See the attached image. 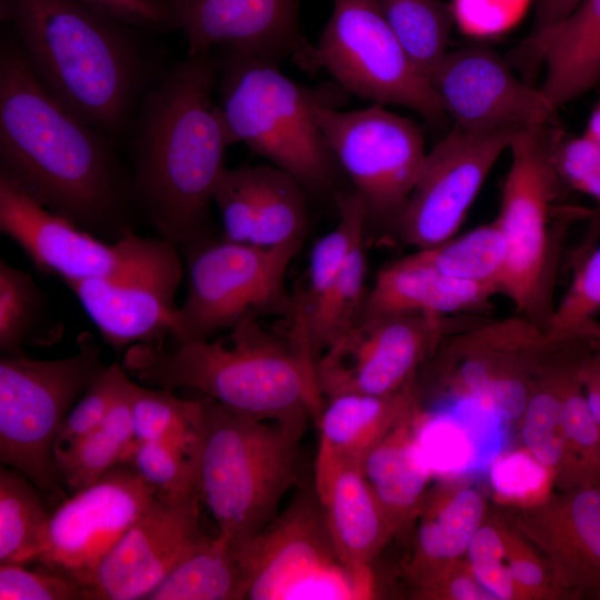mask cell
<instances>
[{"label": "cell", "mask_w": 600, "mask_h": 600, "mask_svg": "<svg viewBox=\"0 0 600 600\" xmlns=\"http://www.w3.org/2000/svg\"><path fill=\"white\" fill-rule=\"evenodd\" d=\"M118 144L67 111L36 77L16 37H2L0 177L51 212L117 241L134 233L136 211Z\"/></svg>", "instance_id": "cell-1"}, {"label": "cell", "mask_w": 600, "mask_h": 600, "mask_svg": "<svg viewBox=\"0 0 600 600\" xmlns=\"http://www.w3.org/2000/svg\"><path fill=\"white\" fill-rule=\"evenodd\" d=\"M217 82L211 51L187 54L151 82L128 134L136 210L179 249L210 236L213 190L226 168Z\"/></svg>", "instance_id": "cell-2"}, {"label": "cell", "mask_w": 600, "mask_h": 600, "mask_svg": "<svg viewBox=\"0 0 600 600\" xmlns=\"http://www.w3.org/2000/svg\"><path fill=\"white\" fill-rule=\"evenodd\" d=\"M36 77L71 114L118 143L151 84L136 29L78 0H0Z\"/></svg>", "instance_id": "cell-3"}, {"label": "cell", "mask_w": 600, "mask_h": 600, "mask_svg": "<svg viewBox=\"0 0 600 600\" xmlns=\"http://www.w3.org/2000/svg\"><path fill=\"white\" fill-rule=\"evenodd\" d=\"M122 366L146 386L194 390L257 420L308 424L323 404L300 319L288 337L248 318L207 340L171 348L137 343L124 351Z\"/></svg>", "instance_id": "cell-4"}, {"label": "cell", "mask_w": 600, "mask_h": 600, "mask_svg": "<svg viewBox=\"0 0 600 600\" xmlns=\"http://www.w3.org/2000/svg\"><path fill=\"white\" fill-rule=\"evenodd\" d=\"M198 489L219 533L237 550L278 514L294 481L308 424L257 420L202 396Z\"/></svg>", "instance_id": "cell-5"}, {"label": "cell", "mask_w": 600, "mask_h": 600, "mask_svg": "<svg viewBox=\"0 0 600 600\" xmlns=\"http://www.w3.org/2000/svg\"><path fill=\"white\" fill-rule=\"evenodd\" d=\"M218 60V107L229 144L244 143L293 176L307 191L328 192L338 163L316 120L322 104L338 106L346 91L307 88L279 64L222 49Z\"/></svg>", "instance_id": "cell-6"}, {"label": "cell", "mask_w": 600, "mask_h": 600, "mask_svg": "<svg viewBox=\"0 0 600 600\" xmlns=\"http://www.w3.org/2000/svg\"><path fill=\"white\" fill-rule=\"evenodd\" d=\"M559 126L517 129L509 148L510 167L496 218L507 244L500 293L517 313L546 329L553 312V283L562 240L571 220L590 214L580 208H559L566 184L552 159Z\"/></svg>", "instance_id": "cell-7"}, {"label": "cell", "mask_w": 600, "mask_h": 600, "mask_svg": "<svg viewBox=\"0 0 600 600\" xmlns=\"http://www.w3.org/2000/svg\"><path fill=\"white\" fill-rule=\"evenodd\" d=\"M101 351L96 337L86 331L77 339V351L64 358L1 354L0 460L47 497L63 496L56 439L70 409L107 368Z\"/></svg>", "instance_id": "cell-8"}, {"label": "cell", "mask_w": 600, "mask_h": 600, "mask_svg": "<svg viewBox=\"0 0 600 600\" xmlns=\"http://www.w3.org/2000/svg\"><path fill=\"white\" fill-rule=\"evenodd\" d=\"M301 244L260 247L208 236L180 248L187 294L169 337L173 344L211 339L248 318L293 312L284 277Z\"/></svg>", "instance_id": "cell-9"}, {"label": "cell", "mask_w": 600, "mask_h": 600, "mask_svg": "<svg viewBox=\"0 0 600 600\" xmlns=\"http://www.w3.org/2000/svg\"><path fill=\"white\" fill-rule=\"evenodd\" d=\"M299 68L326 70L346 91L408 108L431 124L447 114L429 79L413 64L373 0H333L318 44Z\"/></svg>", "instance_id": "cell-10"}, {"label": "cell", "mask_w": 600, "mask_h": 600, "mask_svg": "<svg viewBox=\"0 0 600 600\" xmlns=\"http://www.w3.org/2000/svg\"><path fill=\"white\" fill-rule=\"evenodd\" d=\"M247 599H363L371 593L342 564L314 488L297 493L282 513L237 550Z\"/></svg>", "instance_id": "cell-11"}, {"label": "cell", "mask_w": 600, "mask_h": 600, "mask_svg": "<svg viewBox=\"0 0 600 600\" xmlns=\"http://www.w3.org/2000/svg\"><path fill=\"white\" fill-rule=\"evenodd\" d=\"M316 120L338 166L363 199L368 222L398 227L427 151L422 130L383 106L316 110Z\"/></svg>", "instance_id": "cell-12"}, {"label": "cell", "mask_w": 600, "mask_h": 600, "mask_svg": "<svg viewBox=\"0 0 600 600\" xmlns=\"http://www.w3.org/2000/svg\"><path fill=\"white\" fill-rule=\"evenodd\" d=\"M482 319L396 314L360 318L316 361L323 399L342 393L391 394L406 388L419 366L451 334Z\"/></svg>", "instance_id": "cell-13"}, {"label": "cell", "mask_w": 600, "mask_h": 600, "mask_svg": "<svg viewBox=\"0 0 600 600\" xmlns=\"http://www.w3.org/2000/svg\"><path fill=\"white\" fill-rule=\"evenodd\" d=\"M0 231L14 241L38 271L72 282L112 278L151 257L163 238L136 232L106 241L34 201L0 177Z\"/></svg>", "instance_id": "cell-14"}, {"label": "cell", "mask_w": 600, "mask_h": 600, "mask_svg": "<svg viewBox=\"0 0 600 600\" xmlns=\"http://www.w3.org/2000/svg\"><path fill=\"white\" fill-rule=\"evenodd\" d=\"M198 490L157 493L86 583L90 600L147 599L179 564L214 537L200 523Z\"/></svg>", "instance_id": "cell-15"}, {"label": "cell", "mask_w": 600, "mask_h": 600, "mask_svg": "<svg viewBox=\"0 0 600 600\" xmlns=\"http://www.w3.org/2000/svg\"><path fill=\"white\" fill-rule=\"evenodd\" d=\"M516 130L454 128L427 152L397 227L401 240L422 250L453 238Z\"/></svg>", "instance_id": "cell-16"}, {"label": "cell", "mask_w": 600, "mask_h": 600, "mask_svg": "<svg viewBox=\"0 0 600 600\" xmlns=\"http://www.w3.org/2000/svg\"><path fill=\"white\" fill-rule=\"evenodd\" d=\"M156 494L130 462L114 466L51 513L46 548L38 562L86 589L101 560Z\"/></svg>", "instance_id": "cell-17"}, {"label": "cell", "mask_w": 600, "mask_h": 600, "mask_svg": "<svg viewBox=\"0 0 600 600\" xmlns=\"http://www.w3.org/2000/svg\"><path fill=\"white\" fill-rule=\"evenodd\" d=\"M429 81L446 114L467 132L558 123V109L539 87L517 77L508 60L489 47L448 51Z\"/></svg>", "instance_id": "cell-18"}, {"label": "cell", "mask_w": 600, "mask_h": 600, "mask_svg": "<svg viewBox=\"0 0 600 600\" xmlns=\"http://www.w3.org/2000/svg\"><path fill=\"white\" fill-rule=\"evenodd\" d=\"M179 248L163 240L147 260L127 272L67 284L116 352L137 343L163 346L173 329L182 281Z\"/></svg>", "instance_id": "cell-19"}, {"label": "cell", "mask_w": 600, "mask_h": 600, "mask_svg": "<svg viewBox=\"0 0 600 600\" xmlns=\"http://www.w3.org/2000/svg\"><path fill=\"white\" fill-rule=\"evenodd\" d=\"M192 56L213 48L298 66L312 47L301 33V0H166Z\"/></svg>", "instance_id": "cell-20"}, {"label": "cell", "mask_w": 600, "mask_h": 600, "mask_svg": "<svg viewBox=\"0 0 600 600\" xmlns=\"http://www.w3.org/2000/svg\"><path fill=\"white\" fill-rule=\"evenodd\" d=\"M306 191L273 164L224 168L213 190L223 238L260 247L302 240L308 221Z\"/></svg>", "instance_id": "cell-21"}, {"label": "cell", "mask_w": 600, "mask_h": 600, "mask_svg": "<svg viewBox=\"0 0 600 600\" xmlns=\"http://www.w3.org/2000/svg\"><path fill=\"white\" fill-rule=\"evenodd\" d=\"M314 491L340 561L372 596L370 564L393 532L360 463L319 446Z\"/></svg>", "instance_id": "cell-22"}, {"label": "cell", "mask_w": 600, "mask_h": 600, "mask_svg": "<svg viewBox=\"0 0 600 600\" xmlns=\"http://www.w3.org/2000/svg\"><path fill=\"white\" fill-rule=\"evenodd\" d=\"M531 73L540 66L539 89L554 108L600 82V0H583L564 20L533 39H523L507 58Z\"/></svg>", "instance_id": "cell-23"}, {"label": "cell", "mask_w": 600, "mask_h": 600, "mask_svg": "<svg viewBox=\"0 0 600 600\" xmlns=\"http://www.w3.org/2000/svg\"><path fill=\"white\" fill-rule=\"evenodd\" d=\"M497 293L493 286L449 277L411 253L378 272L360 318L467 314L487 307Z\"/></svg>", "instance_id": "cell-24"}, {"label": "cell", "mask_w": 600, "mask_h": 600, "mask_svg": "<svg viewBox=\"0 0 600 600\" xmlns=\"http://www.w3.org/2000/svg\"><path fill=\"white\" fill-rule=\"evenodd\" d=\"M546 543L558 581L600 593V486H578L551 507Z\"/></svg>", "instance_id": "cell-25"}, {"label": "cell", "mask_w": 600, "mask_h": 600, "mask_svg": "<svg viewBox=\"0 0 600 600\" xmlns=\"http://www.w3.org/2000/svg\"><path fill=\"white\" fill-rule=\"evenodd\" d=\"M416 408L410 384L391 394L342 393L323 399L319 446L361 463Z\"/></svg>", "instance_id": "cell-26"}, {"label": "cell", "mask_w": 600, "mask_h": 600, "mask_svg": "<svg viewBox=\"0 0 600 600\" xmlns=\"http://www.w3.org/2000/svg\"><path fill=\"white\" fill-rule=\"evenodd\" d=\"M414 410L361 461L362 472L394 533L421 513L430 467L409 424Z\"/></svg>", "instance_id": "cell-27"}, {"label": "cell", "mask_w": 600, "mask_h": 600, "mask_svg": "<svg viewBox=\"0 0 600 600\" xmlns=\"http://www.w3.org/2000/svg\"><path fill=\"white\" fill-rule=\"evenodd\" d=\"M482 514V499L472 489H462L443 503H431L424 510L408 567L410 579L419 588L434 581L467 550Z\"/></svg>", "instance_id": "cell-28"}, {"label": "cell", "mask_w": 600, "mask_h": 600, "mask_svg": "<svg viewBox=\"0 0 600 600\" xmlns=\"http://www.w3.org/2000/svg\"><path fill=\"white\" fill-rule=\"evenodd\" d=\"M63 324L49 309V301L27 272L0 259V350L22 354L31 347L57 343Z\"/></svg>", "instance_id": "cell-29"}, {"label": "cell", "mask_w": 600, "mask_h": 600, "mask_svg": "<svg viewBox=\"0 0 600 600\" xmlns=\"http://www.w3.org/2000/svg\"><path fill=\"white\" fill-rule=\"evenodd\" d=\"M248 580L237 549L218 533L179 564L148 596V600L247 599Z\"/></svg>", "instance_id": "cell-30"}, {"label": "cell", "mask_w": 600, "mask_h": 600, "mask_svg": "<svg viewBox=\"0 0 600 600\" xmlns=\"http://www.w3.org/2000/svg\"><path fill=\"white\" fill-rule=\"evenodd\" d=\"M364 242L358 246L341 271L309 303L299 300L308 347L314 360L359 320L368 294Z\"/></svg>", "instance_id": "cell-31"}, {"label": "cell", "mask_w": 600, "mask_h": 600, "mask_svg": "<svg viewBox=\"0 0 600 600\" xmlns=\"http://www.w3.org/2000/svg\"><path fill=\"white\" fill-rule=\"evenodd\" d=\"M40 490L16 470H0V564H28L44 551L51 513Z\"/></svg>", "instance_id": "cell-32"}, {"label": "cell", "mask_w": 600, "mask_h": 600, "mask_svg": "<svg viewBox=\"0 0 600 600\" xmlns=\"http://www.w3.org/2000/svg\"><path fill=\"white\" fill-rule=\"evenodd\" d=\"M417 69L429 79L448 52L454 18L441 0H373Z\"/></svg>", "instance_id": "cell-33"}, {"label": "cell", "mask_w": 600, "mask_h": 600, "mask_svg": "<svg viewBox=\"0 0 600 600\" xmlns=\"http://www.w3.org/2000/svg\"><path fill=\"white\" fill-rule=\"evenodd\" d=\"M413 254L443 274L490 284L500 293L507 244L496 219L436 247L416 250Z\"/></svg>", "instance_id": "cell-34"}, {"label": "cell", "mask_w": 600, "mask_h": 600, "mask_svg": "<svg viewBox=\"0 0 600 600\" xmlns=\"http://www.w3.org/2000/svg\"><path fill=\"white\" fill-rule=\"evenodd\" d=\"M199 447L200 424L163 439L138 442L128 462L157 493L199 491Z\"/></svg>", "instance_id": "cell-35"}, {"label": "cell", "mask_w": 600, "mask_h": 600, "mask_svg": "<svg viewBox=\"0 0 600 600\" xmlns=\"http://www.w3.org/2000/svg\"><path fill=\"white\" fill-rule=\"evenodd\" d=\"M339 221L334 229L313 246L309 262L308 293L301 300L312 301L341 271L354 249L364 242L367 207L359 193L337 196Z\"/></svg>", "instance_id": "cell-36"}, {"label": "cell", "mask_w": 600, "mask_h": 600, "mask_svg": "<svg viewBox=\"0 0 600 600\" xmlns=\"http://www.w3.org/2000/svg\"><path fill=\"white\" fill-rule=\"evenodd\" d=\"M579 364L567 373L562 390L561 404L567 436L566 461L578 486L599 484L600 482V431L581 391Z\"/></svg>", "instance_id": "cell-37"}, {"label": "cell", "mask_w": 600, "mask_h": 600, "mask_svg": "<svg viewBox=\"0 0 600 600\" xmlns=\"http://www.w3.org/2000/svg\"><path fill=\"white\" fill-rule=\"evenodd\" d=\"M600 246L583 258L573 279L554 306L547 332L558 339L600 338Z\"/></svg>", "instance_id": "cell-38"}, {"label": "cell", "mask_w": 600, "mask_h": 600, "mask_svg": "<svg viewBox=\"0 0 600 600\" xmlns=\"http://www.w3.org/2000/svg\"><path fill=\"white\" fill-rule=\"evenodd\" d=\"M131 400L136 443L163 439L200 423V399H181L172 390L133 382Z\"/></svg>", "instance_id": "cell-39"}, {"label": "cell", "mask_w": 600, "mask_h": 600, "mask_svg": "<svg viewBox=\"0 0 600 600\" xmlns=\"http://www.w3.org/2000/svg\"><path fill=\"white\" fill-rule=\"evenodd\" d=\"M571 368L551 379V383L529 397L523 413L522 440L531 456L543 466L554 467L564 459V430L561 390Z\"/></svg>", "instance_id": "cell-40"}, {"label": "cell", "mask_w": 600, "mask_h": 600, "mask_svg": "<svg viewBox=\"0 0 600 600\" xmlns=\"http://www.w3.org/2000/svg\"><path fill=\"white\" fill-rule=\"evenodd\" d=\"M131 450L99 427L67 448L54 453L61 479L74 492L89 486L121 462H128Z\"/></svg>", "instance_id": "cell-41"}, {"label": "cell", "mask_w": 600, "mask_h": 600, "mask_svg": "<svg viewBox=\"0 0 600 600\" xmlns=\"http://www.w3.org/2000/svg\"><path fill=\"white\" fill-rule=\"evenodd\" d=\"M552 159L566 187L600 202V146L582 136L557 130Z\"/></svg>", "instance_id": "cell-42"}, {"label": "cell", "mask_w": 600, "mask_h": 600, "mask_svg": "<svg viewBox=\"0 0 600 600\" xmlns=\"http://www.w3.org/2000/svg\"><path fill=\"white\" fill-rule=\"evenodd\" d=\"M43 568V567H42ZM1 600H88V591L74 579L47 568L0 564Z\"/></svg>", "instance_id": "cell-43"}, {"label": "cell", "mask_w": 600, "mask_h": 600, "mask_svg": "<svg viewBox=\"0 0 600 600\" xmlns=\"http://www.w3.org/2000/svg\"><path fill=\"white\" fill-rule=\"evenodd\" d=\"M122 364L113 363L93 380L64 418L58 432L54 453L98 429L112 402Z\"/></svg>", "instance_id": "cell-44"}, {"label": "cell", "mask_w": 600, "mask_h": 600, "mask_svg": "<svg viewBox=\"0 0 600 600\" xmlns=\"http://www.w3.org/2000/svg\"><path fill=\"white\" fill-rule=\"evenodd\" d=\"M466 551L471 573L494 599L513 598L516 583L509 568L502 564L506 547L496 529L479 527L471 537Z\"/></svg>", "instance_id": "cell-45"}, {"label": "cell", "mask_w": 600, "mask_h": 600, "mask_svg": "<svg viewBox=\"0 0 600 600\" xmlns=\"http://www.w3.org/2000/svg\"><path fill=\"white\" fill-rule=\"evenodd\" d=\"M531 0H451L454 23L469 36L502 33L516 26Z\"/></svg>", "instance_id": "cell-46"}, {"label": "cell", "mask_w": 600, "mask_h": 600, "mask_svg": "<svg viewBox=\"0 0 600 600\" xmlns=\"http://www.w3.org/2000/svg\"><path fill=\"white\" fill-rule=\"evenodd\" d=\"M133 29L176 30L166 0H78Z\"/></svg>", "instance_id": "cell-47"}, {"label": "cell", "mask_w": 600, "mask_h": 600, "mask_svg": "<svg viewBox=\"0 0 600 600\" xmlns=\"http://www.w3.org/2000/svg\"><path fill=\"white\" fill-rule=\"evenodd\" d=\"M544 467L532 456L511 453L493 464L491 481L494 489L507 498H526L543 486Z\"/></svg>", "instance_id": "cell-48"}, {"label": "cell", "mask_w": 600, "mask_h": 600, "mask_svg": "<svg viewBox=\"0 0 600 600\" xmlns=\"http://www.w3.org/2000/svg\"><path fill=\"white\" fill-rule=\"evenodd\" d=\"M492 410L506 420H516L523 416L529 394L526 386L512 377H493L484 397Z\"/></svg>", "instance_id": "cell-49"}, {"label": "cell", "mask_w": 600, "mask_h": 600, "mask_svg": "<svg viewBox=\"0 0 600 600\" xmlns=\"http://www.w3.org/2000/svg\"><path fill=\"white\" fill-rule=\"evenodd\" d=\"M583 0H534L533 24L526 39H533L564 20Z\"/></svg>", "instance_id": "cell-50"}, {"label": "cell", "mask_w": 600, "mask_h": 600, "mask_svg": "<svg viewBox=\"0 0 600 600\" xmlns=\"http://www.w3.org/2000/svg\"><path fill=\"white\" fill-rule=\"evenodd\" d=\"M509 570L516 584L539 588L544 580L541 567L531 559L514 557L510 559Z\"/></svg>", "instance_id": "cell-51"}, {"label": "cell", "mask_w": 600, "mask_h": 600, "mask_svg": "<svg viewBox=\"0 0 600 600\" xmlns=\"http://www.w3.org/2000/svg\"><path fill=\"white\" fill-rule=\"evenodd\" d=\"M584 134L600 146V98L588 119Z\"/></svg>", "instance_id": "cell-52"}]
</instances>
